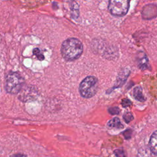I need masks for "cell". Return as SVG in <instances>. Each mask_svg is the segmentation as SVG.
<instances>
[{
	"label": "cell",
	"instance_id": "1",
	"mask_svg": "<svg viewBox=\"0 0 157 157\" xmlns=\"http://www.w3.org/2000/svg\"><path fill=\"white\" fill-rule=\"evenodd\" d=\"M83 52V45L76 38H69L65 40L61 47V53L67 61H74L78 59Z\"/></svg>",
	"mask_w": 157,
	"mask_h": 157
},
{
	"label": "cell",
	"instance_id": "2",
	"mask_svg": "<svg viewBox=\"0 0 157 157\" xmlns=\"http://www.w3.org/2000/svg\"><path fill=\"white\" fill-rule=\"evenodd\" d=\"M24 83L25 80L20 74L16 72H10L6 77V90L10 94L18 93L21 90Z\"/></svg>",
	"mask_w": 157,
	"mask_h": 157
},
{
	"label": "cell",
	"instance_id": "3",
	"mask_svg": "<svg viewBox=\"0 0 157 157\" xmlns=\"http://www.w3.org/2000/svg\"><path fill=\"white\" fill-rule=\"evenodd\" d=\"M98 89V81L94 76H88L85 78L79 85V91L81 96L85 98H90L96 93Z\"/></svg>",
	"mask_w": 157,
	"mask_h": 157
},
{
	"label": "cell",
	"instance_id": "4",
	"mask_svg": "<svg viewBox=\"0 0 157 157\" xmlns=\"http://www.w3.org/2000/svg\"><path fill=\"white\" fill-rule=\"evenodd\" d=\"M129 7V1L127 0H112L109 1L108 9L111 14L123 16L126 14Z\"/></svg>",
	"mask_w": 157,
	"mask_h": 157
},
{
	"label": "cell",
	"instance_id": "5",
	"mask_svg": "<svg viewBox=\"0 0 157 157\" xmlns=\"http://www.w3.org/2000/svg\"><path fill=\"white\" fill-rule=\"evenodd\" d=\"M142 16L144 19H151L157 16V6L147 4L142 11Z\"/></svg>",
	"mask_w": 157,
	"mask_h": 157
},
{
	"label": "cell",
	"instance_id": "6",
	"mask_svg": "<svg viewBox=\"0 0 157 157\" xmlns=\"http://www.w3.org/2000/svg\"><path fill=\"white\" fill-rule=\"evenodd\" d=\"M137 63L139 67L142 69H146L148 68V60L145 54L142 52H139L137 58Z\"/></svg>",
	"mask_w": 157,
	"mask_h": 157
},
{
	"label": "cell",
	"instance_id": "7",
	"mask_svg": "<svg viewBox=\"0 0 157 157\" xmlns=\"http://www.w3.org/2000/svg\"><path fill=\"white\" fill-rule=\"evenodd\" d=\"M149 147L151 151L154 155H157V131H155L150 137Z\"/></svg>",
	"mask_w": 157,
	"mask_h": 157
},
{
	"label": "cell",
	"instance_id": "8",
	"mask_svg": "<svg viewBox=\"0 0 157 157\" xmlns=\"http://www.w3.org/2000/svg\"><path fill=\"white\" fill-rule=\"evenodd\" d=\"M107 126L110 128H116L118 129H121L123 128V125L121 123L120 119L117 117H115V118L111 119L107 123Z\"/></svg>",
	"mask_w": 157,
	"mask_h": 157
},
{
	"label": "cell",
	"instance_id": "9",
	"mask_svg": "<svg viewBox=\"0 0 157 157\" xmlns=\"http://www.w3.org/2000/svg\"><path fill=\"white\" fill-rule=\"evenodd\" d=\"M133 96L136 99L138 100L140 102H144L145 101V98L143 94H142V88L140 86H137L134 89L133 91Z\"/></svg>",
	"mask_w": 157,
	"mask_h": 157
},
{
	"label": "cell",
	"instance_id": "10",
	"mask_svg": "<svg viewBox=\"0 0 157 157\" xmlns=\"http://www.w3.org/2000/svg\"><path fill=\"white\" fill-rule=\"evenodd\" d=\"M74 4H72V18H75V19H77L78 16H79V13H78V6L77 4V2H74Z\"/></svg>",
	"mask_w": 157,
	"mask_h": 157
},
{
	"label": "cell",
	"instance_id": "11",
	"mask_svg": "<svg viewBox=\"0 0 157 157\" xmlns=\"http://www.w3.org/2000/svg\"><path fill=\"white\" fill-rule=\"evenodd\" d=\"M127 76H128V72H126L122 74H120L118 77L117 78V83H118V86H120L122 84H123V83L124 82V81L126 79Z\"/></svg>",
	"mask_w": 157,
	"mask_h": 157
},
{
	"label": "cell",
	"instance_id": "12",
	"mask_svg": "<svg viewBox=\"0 0 157 157\" xmlns=\"http://www.w3.org/2000/svg\"><path fill=\"white\" fill-rule=\"evenodd\" d=\"M33 54L34 55H36L37 56V58L39 60H40V61L44 60V56L42 55V53H41V52H40V49L39 48H34V50H33Z\"/></svg>",
	"mask_w": 157,
	"mask_h": 157
},
{
	"label": "cell",
	"instance_id": "13",
	"mask_svg": "<svg viewBox=\"0 0 157 157\" xmlns=\"http://www.w3.org/2000/svg\"><path fill=\"white\" fill-rule=\"evenodd\" d=\"M123 119L126 123H129L133 119V115L131 112H126L123 115Z\"/></svg>",
	"mask_w": 157,
	"mask_h": 157
},
{
	"label": "cell",
	"instance_id": "14",
	"mask_svg": "<svg viewBox=\"0 0 157 157\" xmlns=\"http://www.w3.org/2000/svg\"><path fill=\"white\" fill-rule=\"evenodd\" d=\"M114 153L115 154L116 157H126L124 150L122 148H118L114 151Z\"/></svg>",
	"mask_w": 157,
	"mask_h": 157
},
{
	"label": "cell",
	"instance_id": "15",
	"mask_svg": "<svg viewBox=\"0 0 157 157\" xmlns=\"http://www.w3.org/2000/svg\"><path fill=\"white\" fill-rule=\"evenodd\" d=\"M109 112L112 114V115H117L120 112V109L117 107H110L108 110Z\"/></svg>",
	"mask_w": 157,
	"mask_h": 157
},
{
	"label": "cell",
	"instance_id": "16",
	"mask_svg": "<svg viewBox=\"0 0 157 157\" xmlns=\"http://www.w3.org/2000/svg\"><path fill=\"white\" fill-rule=\"evenodd\" d=\"M130 105H131V102L129 99H124L122 101V105H123L124 107L129 106Z\"/></svg>",
	"mask_w": 157,
	"mask_h": 157
},
{
	"label": "cell",
	"instance_id": "17",
	"mask_svg": "<svg viewBox=\"0 0 157 157\" xmlns=\"http://www.w3.org/2000/svg\"><path fill=\"white\" fill-rule=\"evenodd\" d=\"M10 157H27L25 155L22 154V153H17L11 155Z\"/></svg>",
	"mask_w": 157,
	"mask_h": 157
}]
</instances>
